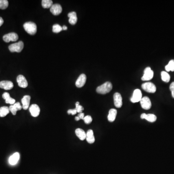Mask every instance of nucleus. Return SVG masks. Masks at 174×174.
I'll list each match as a JSON object with an SVG mask.
<instances>
[{
	"label": "nucleus",
	"mask_w": 174,
	"mask_h": 174,
	"mask_svg": "<svg viewBox=\"0 0 174 174\" xmlns=\"http://www.w3.org/2000/svg\"><path fill=\"white\" fill-rule=\"evenodd\" d=\"M112 84L111 82L107 81L98 87L96 89V91L98 94H105L109 92L112 89Z\"/></svg>",
	"instance_id": "obj_1"
},
{
	"label": "nucleus",
	"mask_w": 174,
	"mask_h": 174,
	"mask_svg": "<svg viewBox=\"0 0 174 174\" xmlns=\"http://www.w3.org/2000/svg\"><path fill=\"white\" fill-rule=\"evenodd\" d=\"M25 31L31 35H34L36 33L37 26L34 22H28L23 25Z\"/></svg>",
	"instance_id": "obj_2"
},
{
	"label": "nucleus",
	"mask_w": 174,
	"mask_h": 174,
	"mask_svg": "<svg viewBox=\"0 0 174 174\" xmlns=\"http://www.w3.org/2000/svg\"><path fill=\"white\" fill-rule=\"evenodd\" d=\"M24 47V43L22 41L12 44L9 46V50L11 52H21Z\"/></svg>",
	"instance_id": "obj_3"
},
{
	"label": "nucleus",
	"mask_w": 174,
	"mask_h": 174,
	"mask_svg": "<svg viewBox=\"0 0 174 174\" xmlns=\"http://www.w3.org/2000/svg\"><path fill=\"white\" fill-rule=\"evenodd\" d=\"M142 88L144 91L149 93H154L156 91V87L151 82H146L143 84Z\"/></svg>",
	"instance_id": "obj_4"
},
{
	"label": "nucleus",
	"mask_w": 174,
	"mask_h": 174,
	"mask_svg": "<svg viewBox=\"0 0 174 174\" xmlns=\"http://www.w3.org/2000/svg\"><path fill=\"white\" fill-rule=\"evenodd\" d=\"M153 71L151 69V68L148 67L144 70L143 76H142L141 79L143 81L150 80L153 77Z\"/></svg>",
	"instance_id": "obj_5"
},
{
	"label": "nucleus",
	"mask_w": 174,
	"mask_h": 174,
	"mask_svg": "<svg viewBox=\"0 0 174 174\" xmlns=\"http://www.w3.org/2000/svg\"><path fill=\"white\" fill-rule=\"evenodd\" d=\"M19 39L18 35L15 32H11L6 34L3 36V41L6 43H9L10 41H16Z\"/></svg>",
	"instance_id": "obj_6"
},
{
	"label": "nucleus",
	"mask_w": 174,
	"mask_h": 174,
	"mask_svg": "<svg viewBox=\"0 0 174 174\" xmlns=\"http://www.w3.org/2000/svg\"><path fill=\"white\" fill-rule=\"evenodd\" d=\"M142 98V94L141 91L139 89H135L133 91V95L131 98V101L133 103L139 102Z\"/></svg>",
	"instance_id": "obj_7"
},
{
	"label": "nucleus",
	"mask_w": 174,
	"mask_h": 174,
	"mask_svg": "<svg viewBox=\"0 0 174 174\" xmlns=\"http://www.w3.org/2000/svg\"><path fill=\"white\" fill-rule=\"evenodd\" d=\"M142 108L145 110H149L151 107V102L149 98L147 96L143 97L140 101Z\"/></svg>",
	"instance_id": "obj_8"
},
{
	"label": "nucleus",
	"mask_w": 174,
	"mask_h": 174,
	"mask_svg": "<svg viewBox=\"0 0 174 174\" xmlns=\"http://www.w3.org/2000/svg\"><path fill=\"white\" fill-rule=\"evenodd\" d=\"M114 105L117 108H120L122 105V95L119 92H116L114 96Z\"/></svg>",
	"instance_id": "obj_9"
},
{
	"label": "nucleus",
	"mask_w": 174,
	"mask_h": 174,
	"mask_svg": "<svg viewBox=\"0 0 174 174\" xmlns=\"http://www.w3.org/2000/svg\"><path fill=\"white\" fill-rule=\"evenodd\" d=\"M50 10L53 15L57 16L60 15L62 13L63 9L60 5L56 3L53 5L51 8H50Z\"/></svg>",
	"instance_id": "obj_10"
},
{
	"label": "nucleus",
	"mask_w": 174,
	"mask_h": 174,
	"mask_svg": "<svg viewBox=\"0 0 174 174\" xmlns=\"http://www.w3.org/2000/svg\"><path fill=\"white\" fill-rule=\"evenodd\" d=\"M29 111L32 117H37L39 115L40 109L38 105L36 104H33L30 107Z\"/></svg>",
	"instance_id": "obj_11"
},
{
	"label": "nucleus",
	"mask_w": 174,
	"mask_h": 174,
	"mask_svg": "<svg viewBox=\"0 0 174 174\" xmlns=\"http://www.w3.org/2000/svg\"><path fill=\"white\" fill-rule=\"evenodd\" d=\"M86 76L85 74H82L80 75L76 82V86L78 88H81L83 87L86 83Z\"/></svg>",
	"instance_id": "obj_12"
},
{
	"label": "nucleus",
	"mask_w": 174,
	"mask_h": 174,
	"mask_svg": "<svg viewBox=\"0 0 174 174\" xmlns=\"http://www.w3.org/2000/svg\"><path fill=\"white\" fill-rule=\"evenodd\" d=\"M17 81L18 82V85L21 88H25L28 86V82L26 78L22 75L18 76L17 78Z\"/></svg>",
	"instance_id": "obj_13"
},
{
	"label": "nucleus",
	"mask_w": 174,
	"mask_h": 174,
	"mask_svg": "<svg viewBox=\"0 0 174 174\" xmlns=\"http://www.w3.org/2000/svg\"><path fill=\"white\" fill-rule=\"evenodd\" d=\"M13 87V83L10 81L3 80L0 82V88L5 90L11 89Z\"/></svg>",
	"instance_id": "obj_14"
},
{
	"label": "nucleus",
	"mask_w": 174,
	"mask_h": 174,
	"mask_svg": "<svg viewBox=\"0 0 174 174\" xmlns=\"http://www.w3.org/2000/svg\"><path fill=\"white\" fill-rule=\"evenodd\" d=\"M20 158V154L19 152H15L9 158V163L12 165H15L18 163Z\"/></svg>",
	"instance_id": "obj_15"
},
{
	"label": "nucleus",
	"mask_w": 174,
	"mask_h": 174,
	"mask_svg": "<svg viewBox=\"0 0 174 174\" xmlns=\"http://www.w3.org/2000/svg\"><path fill=\"white\" fill-rule=\"evenodd\" d=\"M141 119H145L148 122H155L157 120V117L155 115L152 114H141Z\"/></svg>",
	"instance_id": "obj_16"
},
{
	"label": "nucleus",
	"mask_w": 174,
	"mask_h": 174,
	"mask_svg": "<svg viewBox=\"0 0 174 174\" xmlns=\"http://www.w3.org/2000/svg\"><path fill=\"white\" fill-rule=\"evenodd\" d=\"M22 107L19 102H16L13 105H11L9 107V110L12 113L13 115H16L17 112L19 110H21L22 109Z\"/></svg>",
	"instance_id": "obj_17"
},
{
	"label": "nucleus",
	"mask_w": 174,
	"mask_h": 174,
	"mask_svg": "<svg viewBox=\"0 0 174 174\" xmlns=\"http://www.w3.org/2000/svg\"><path fill=\"white\" fill-rule=\"evenodd\" d=\"M31 100V96L29 95H25L21 100L22 108L24 110H27L29 108L30 102Z\"/></svg>",
	"instance_id": "obj_18"
},
{
	"label": "nucleus",
	"mask_w": 174,
	"mask_h": 174,
	"mask_svg": "<svg viewBox=\"0 0 174 174\" xmlns=\"http://www.w3.org/2000/svg\"><path fill=\"white\" fill-rule=\"evenodd\" d=\"M87 141L89 144L94 143L95 142V138L94 136V132L92 130H89L86 133V137Z\"/></svg>",
	"instance_id": "obj_19"
},
{
	"label": "nucleus",
	"mask_w": 174,
	"mask_h": 174,
	"mask_svg": "<svg viewBox=\"0 0 174 174\" xmlns=\"http://www.w3.org/2000/svg\"><path fill=\"white\" fill-rule=\"evenodd\" d=\"M3 98L6 100V104H10L11 105H13L15 104L16 100L13 98H11L9 93L8 92H5L3 94Z\"/></svg>",
	"instance_id": "obj_20"
},
{
	"label": "nucleus",
	"mask_w": 174,
	"mask_h": 174,
	"mask_svg": "<svg viewBox=\"0 0 174 174\" xmlns=\"http://www.w3.org/2000/svg\"><path fill=\"white\" fill-rule=\"evenodd\" d=\"M117 110L114 109V108L110 110L108 117H107L108 121L111 122H114V120H115L116 117L117 116Z\"/></svg>",
	"instance_id": "obj_21"
},
{
	"label": "nucleus",
	"mask_w": 174,
	"mask_h": 174,
	"mask_svg": "<svg viewBox=\"0 0 174 174\" xmlns=\"http://www.w3.org/2000/svg\"><path fill=\"white\" fill-rule=\"evenodd\" d=\"M68 17H69V22L71 25H75L78 21V18L76 16V13L75 12H72L68 14Z\"/></svg>",
	"instance_id": "obj_22"
},
{
	"label": "nucleus",
	"mask_w": 174,
	"mask_h": 174,
	"mask_svg": "<svg viewBox=\"0 0 174 174\" xmlns=\"http://www.w3.org/2000/svg\"><path fill=\"white\" fill-rule=\"evenodd\" d=\"M75 133H76V136H78L81 140H84L86 139V133L83 130H82L80 128H78L76 130Z\"/></svg>",
	"instance_id": "obj_23"
},
{
	"label": "nucleus",
	"mask_w": 174,
	"mask_h": 174,
	"mask_svg": "<svg viewBox=\"0 0 174 174\" xmlns=\"http://www.w3.org/2000/svg\"><path fill=\"white\" fill-rule=\"evenodd\" d=\"M10 110L8 107H2L0 108V117H5L8 114H9Z\"/></svg>",
	"instance_id": "obj_24"
},
{
	"label": "nucleus",
	"mask_w": 174,
	"mask_h": 174,
	"mask_svg": "<svg viewBox=\"0 0 174 174\" xmlns=\"http://www.w3.org/2000/svg\"><path fill=\"white\" fill-rule=\"evenodd\" d=\"M42 5L44 8H51L53 5L52 1L51 0H43Z\"/></svg>",
	"instance_id": "obj_25"
},
{
	"label": "nucleus",
	"mask_w": 174,
	"mask_h": 174,
	"mask_svg": "<svg viewBox=\"0 0 174 174\" xmlns=\"http://www.w3.org/2000/svg\"><path fill=\"white\" fill-rule=\"evenodd\" d=\"M161 77H162V81H164V82H169L170 76L167 72L165 71H162L161 72Z\"/></svg>",
	"instance_id": "obj_26"
},
{
	"label": "nucleus",
	"mask_w": 174,
	"mask_h": 174,
	"mask_svg": "<svg viewBox=\"0 0 174 174\" xmlns=\"http://www.w3.org/2000/svg\"><path fill=\"white\" fill-rule=\"evenodd\" d=\"M165 69L167 72L174 71V60H172L169 62L168 65L165 66Z\"/></svg>",
	"instance_id": "obj_27"
},
{
	"label": "nucleus",
	"mask_w": 174,
	"mask_h": 174,
	"mask_svg": "<svg viewBox=\"0 0 174 174\" xmlns=\"http://www.w3.org/2000/svg\"><path fill=\"white\" fill-rule=\"evenodd\" d=\"M8 6V1L7 0H0V9H6Z\"/></svg>",
	"instance_id": "obj_28"
},
{
	"label": "nucleus",
	"mask_w": 174,
	"mask_h": 174,
	"mask_svg": "<svg viewBox=\"0 0 174 174\" xmlns=\"http://www.w3.org/2000/svg\"><path fill=\"white\" fill-rule=\"evenodd\" d=\"M63 30V28L59 24H55L53 26V32L59 33Z\"/></svg>",
	"instance_id": "obj_29"
},
{
	"label": "nucleus",
	"mask_w": 174,
	"mask_h": 174,
	"mask_svg": "<svg viewBox=\"0 0 174 174\" xmlns=\"http://www.w3.org/2000/svg\"><path fill=\"white\" fill-rule=\"evenodd\" d=\"M76 110L77 113H82V111L84 110V108L82 106L79 105V102H76Z\"/></svg>",
	"instance_id": "obj_30"
},
{
	"label": "nucleus",
	"mask_w": 174,
	"mask_h": 174,
	"mask_svg": "<svg viewBox=\"0 0 174 174\" xmlns=\"http://www.w3.org/2000/svg\"><path fill=\"white\" fill-rule=\"evenodd\" d=\"M85 123L87 124H89L92 122V119L91 116L88 115L85 116L83 119Z\"/></svg>",
	"instance_id": "obj_31"
},
{
	"label": "nucleus",
	"mask_w": 174,
	"mask_h": 174,
	"mask_svg": "<svg viewBox=\"0 0 174 174\" xmlns=\"http://www.w3.org/2000/svg\"><path fill=\"white\" fill-rule=\"evenodd\" d=\"M170 89L172 92V96L174 98V82H173L170 86Z\"/></svg>",
	"instance_id": "obj_32"
},
{
	"label": "nucleus",
	"mask_w": 174,
	"mask_h": 174,
	"mask_svg": "<svg viewBox=\"0 0 174 174\" xmlns=\"http://www.w3.org/2000/svg\"><path fill=\"white\" fill-rule=\"evenodd\" d=\"M67 113L68 114H72V115H74L77 113V111L76 108L72 109H69L68 110Z\"/></svg>",
	"instance_id": "obj_33"
},
{
	"label": "nucleus",
	"mask_w": 174,
	"mask_h": 174,
	"mask_svg": "<svg viewBox=\"0 0 174 174\" xmlns=\"http://www.w3.org/2000/svg\"><path fill=\"white\" fill-rule=\"evenodd\" d=\"M78 117L79 118L80 120H83L84 118V114L83 113H79L78 115Z\"/></svg>",
	"instance_id": "obj_34"
},
{
	"label": "nucleus",
	"mask_w": 174,
	"mask_h": 174,
	"mask_svg": "<svg viewBox=\"0 0 174 174\" xmlns=\"http://www.w3.org/2000/svg\"><path fill=\"white\" fill-rule=\"evenodd\" d=\"M3 18L0 17V27L1 26L3 23Z\"/></svg>",
	"instance_id": "obj_35"
},
{
	"label": "nucleus",
	"mask_w": 174,
	"mask_h": 174,
	"mask_svg": "<svg viewBox=\"0 0 174 174\" xmlns=\"http://www.w3.org/2000/svg\"><path fill=\"white\" fill-rule=\"evenodd\" d=\"M62 28H63V30H66L67 29V27L66 26H65V25H64Z\"/></svg>",
	"instance_id": "obj_36"
},
{
	"label": "nucleus",
	"mask_w": 174,
	"mask_h": 174,
	"mask_svg": "<svg viewBox=\"0 0 174 174\" xmlns=\"http://www.w3.org/2000/svg\"><path fill=\"white\" fill-rule=\"evenodd\" d=\"M75 120L76 121H78V120H80V119H79V118L78 117V116H76V117H75Z\"/></svg>",
	"instance_id": "obj_37"
}]
</instances>
